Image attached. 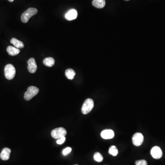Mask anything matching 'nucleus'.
I'll use <instances>...</instances> for the list:
<instances>
[{"instance_id":"nucleus-1","label":"nucleus","mask_w":165,"mask_h":165,"mask_svg":"<svg viewBox=\"0 0 165 165\" xmlns=\"http://www.w3.org/2000/svg\"><path fill=\"white\" fill-rule=\"evenodd\" d=\"M37 13L38 10L36 8L32 7L28 8L22 14L21 17V21L24 23H27L31 17L36 14Z\"/></svg>"},{"instance_id":"nucleus-2","label":"nucleus","mask_w":165,"mask_h":165,"mask_svg":"<svg viewBox=\"0 0 165 165\" xmlns=\"http://www.w3.org/2000/svg\"><path fill=\"white\" fill-rule=\"evenodd\" d=\"M4 74L6 78L8 80H12L14 78L16 69L12 64L6 65L4 68Z\"/></svg>"},{"instance_id":"nucleus-3","label":"nucleus","mask_w":165,"mask_h":165,"mask_svg":"<svg viewBox=\"0 0 165 165\" xmlns=\"http://www.w3.org/2000/svg\"><path fill=\"white\" fill-rule=\"evenodd\" d=\"M39 92V89L36 87H29L28 88L26 92L25 93L24 98L25 100H30L36 95H37Z\"/></svg>"},{"instance_id":"nucleus-4","label":"nucleus","mask_w":165,"mask_h":165,"mask_svg":"<svg viewBox=\"0 0 165 165\" xmlns=\"http://www.w3.org/2000/svg\"><path fill=\"white\" fill-rule=\"evenodd\" d=\"M94 103L93 99H87L83 104L82 107V112L83 114H88L94 107Z\"/></svg>"},{"instance_id":"nucleus-5","label":"nucleus","mask_w":165,"mask_h":165,"mask_svg":"<svg viewBox=\"0 0 165 165\" xmlns=\"http://www.w3.org/2000/svg\"><path fill=\"white\" fill-rule=\"evenodd\" d=\"M51 134L54 139L58 140L66 136L67 131L63 128H58L53 129L51 131Z\"/></svg>"},{"instance_id":"nucleus-6","label":"nucleus","mask_w":165,"mask_h":165,"mask_svg":"<svg viewBox=\"0 0 165 165\" xmlns=\"http://www.w3.org/2000/svg\"><path fill=\"white\" fill-rule=\"evenodd\" d=\"M144 140L143 135L140 133H137L133 135L132 138L133 143L135 146H139L142 144Z\"/></svg>"},{"instance_id":"nucleus-7","label":"nucleus","mask_w":165,"mask_h":165,"mask_svg":"<svg viewBox=\"0 0 165 165\" xmlns=\"http://www.w3.org/2000/svg\"><path fill=\"white\" fill-rule=\"evenodd\" d=\"M151 155L154 159H160L163 156V152L160 147L155 146L151 150Z\"/></svg>"},{"instance_id":"nucleus-8","label":"nucleus","mask_w":165,"mask_h":165,"mask_svg":"<svg viewBox=\"0 0 165 165\" xmlns=\"http://www.w3.org/2000/svg\"><path fill=\"white\" fill-rule=\"evenodd\" d=\"M28 71L31 73H34L36 72L37 69L36 60L34 58H31L28 61Z\"/></svg>"},{"instance_id":"nucleus-9","label":"nucleus","mask_w":165,"mask_h":165,"mask_svg":"<svg viewBox=\"0 0 165 165\" xmlns=\"http://www.w3.org/2000/svg\"><path fill=\"white\" fill-rule=\"evenodd\" d=\"M65 17L66 19L69 21L74 20L78 17V12L75 9H71L66 13Z\"/></svg>"},{"instance_id":"nucleus-10","label":"nucleus","mask_w":165,"mask_h":165,"mask_svg":"<svg viewBox=\"0 0 165 165\" xmlns=\"http://www.w3.org/2000/svg\"><path fill=\"white\" fill-rule=\"evenodd\" d=\"M115 133L114 131L111 129L104 130L101 133V136L105 140L112 139L114 137Z\"/></svg>"},{"instance_id":"nucleus-11","label":"nucleus","mask_w":165,"mask_h":165,"mask_svg":"<svg viewBox=\"0 0 165 165\" xmlns=\"http://www.w3.org/2000/svg\"><path fill=\"white\" fill-rule=\"evenodd\" d=\"M11 151L9 148H5L0 154V158L3 161L8 160L10 158Z\"/></svg>"},{"instance_id":"nucleus-12","label":"nucleus","mask_w":165,"mask_h":165,"mask_svg":"<svg viewBox=\"0 0 165 165\" xmlns=\"http://www.w3.org/2000/svg\"><path fill=\"white\" fill-rule=\"evenodd\" d=\"M7 52L8 54L10 56H14L18 55L20 53V50L14 47H12V46H9L7 47L6 49Z\"/></svg>"},{"instance_id":"nucleus-13","label":"nucleus","mask_w":165,"mask_h":165,"mask_svg":"<svg viewBox=\"0 0 165 165\" xmlns=\"http://www.w3.org/2000/svg\"><path fill=\"white\" fill-rule=\"evenodd\" d=\"M92 4L95 7L98 8H102L105 6V0H93Z\"/></svg>"},{"instance_id":"nucleus-14","label":"nucleus","mask_w":165,"mask_h":165,"mask_svg":"<svg viewBox=\"0 0 165 165\" xmlns=\"http://www.w3.org/2000/svg\"><path fill=\"white\" fill-rule=\"evenodd\" d=\"M11 43L17 48L22 49L24 47V43L14 38H13L11 39Z\"/></svg>"},{"instance_id":"nucleus-15","label":"nucleus","mask_w":165,"mask_h":165,"mask_svg":"<svg viewBox=\"0 0 165 165\" xmlns=\"http://www.w3.org/2000/svg\"><path fill=\"white\" fill-rule=\"evenodd\" d=\"M55 61L52 58H47L43 61V63L45 66L48 67H51L55 64Z\"/></svg>"},{"instance_id":"nucleus-16","label":"nucleus","mask_w":165,"mask_h":165,"mask_svg":"<svg viewBox=\"0 0 165 165\" xmlns=\"http://www.w3.org/2000/svg\"><path fill=\"white\" fill-rule=\"evenodd\" d=\"M75 74H76L75 72L72 69H68L65 72V75L69 80H73Z\"/></svg>"},{"instance_id":"nucleus-17","label":"nucleus","mask_w":165,"mask_h":165,"mask_svg":"<svg viewBox=\"0 0 165 165\" xmlns=\"http://www.w3.org/2000/svg\"><path fill=\"white\" fill-rule=\"evenodd\" d=\"M109 153L113 156H115L118 155V151L117 147L113 145V146H111L110 147L109 150Z\"/></svg>"},{"instance_id":"nucleus-18","label":"nucleus","mask_w":165,"mask_h":165,"mask_svg":"<svg viewBox=\"0 0 165 165\" xmlns=\"http://www.w3.org/2000/svg\"><path fill=\"white\" fill-rule=\"evenodd\" d=\"M94 160L96 162L100 163L103 160V157L99 152H96L94 156Z\"/></svg>"},{"instance_id":"nucleus-19","label":"nucleus","mask_w":165,"mask_h":165,"mask_svg":"<svg viewBox=\"0 0 165 165\" xmlns=\"http://www.w3.org/2000/svg\"><path fill=\"white\" fill-rule=\"evenodd\" d=\"M71 148H70V147H67V148H65L64 150H63V152H62V154H63L64 156H67V155L70 153L71 152Z\"/></svg>"},{"instance_id":"nucleus-20","label":"nucleus","mask_w":165,"mask_h":165,"mask_svg":"<svg viewBox=\"0 0 165 165\" xmlns=\"http://www.w3.org/2000/svg\"><path fill=\"white\" fill-rule=\"evenodd\" d=\"M136 165H147V163L145 160H139L135 162Z\"/></svg>"},{"instance_id":"nucleus-21","label":"nucleus","mask_w":165,"mask_h":165,"mask_svg":"<svg viewBox=\"0 0 165 165\" xmlns=\"http://www.w3.org/2000/svg\"><path fill=\"white\" fill-rule=\"evenodd\" d=\"M65 140H66V138L65 137H62L57 141V143L58 144H62L65 142Z\"/></svg>"},{"instance_id":"nucleus-22","label":"nucleus","mask_w":165,"mask_h":165,"mask_svg":"<svg viewBox=\"0 0 165 165\" xmlns=\"http://www.w3.org/2000/svg\"><path fill=\"white\" fill-rule=\"evenodd\" d=\"M8 1H9V2H13L14 0H8Z\"/></svg>"},{"instance_id":"nucleus-23","label":"nucleus","mask_w":165,"mask_h":165,"mask_svg":"<svg viewBox=\"0 0 165 165\" xmlns=\"http://www.w3.org/2000/svg\"><path fill=\"white\" fill-rule=\"evenodd\" d=\"M125 1H129V0H125Z\"/></svg>"},{"instance_id":"nucleus-24","label":"nucleus","mask_w":165,"mask_h":165,"mask_svg":"<svg viewBox=\"0 0 165 165\" xmlns=\"http://www.w3.org/2000/svg\"></svg>"}]
</instances>
